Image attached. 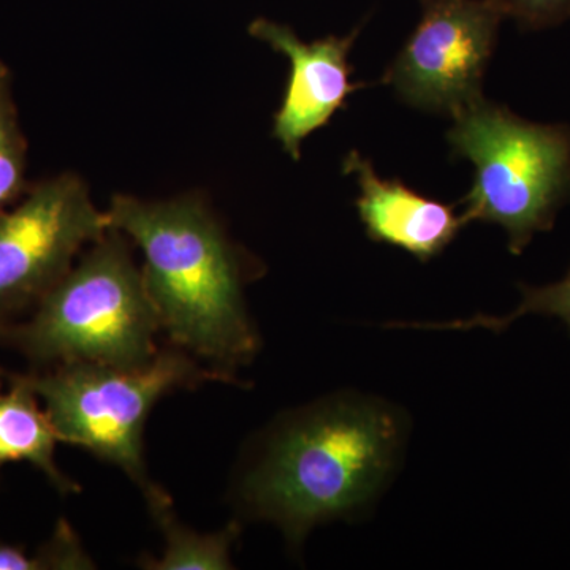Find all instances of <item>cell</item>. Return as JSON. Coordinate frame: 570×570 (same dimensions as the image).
Instances as JSON below:
<instances>
[{"label": "cell", "instance_id": "cell-1", "mask_svg": "<svg viewBox=\"0 0 570 570\" xmlns=\"http://www.w3.org/2000/svg\"><path fill=\"white\" fill-rule=\"evenodd\" d=\"M403 442V419L389 404L354 395L317 401L268 431L239 475V508L299 543L317 524L373 501Z\"/></svg>", "mask_w": 570, "mask_h": 570}, {"label": "cell", "instance_id": "cell-2", "mask_svg": "<svg viewBox=\"0 0 570 570\" xmlns=\"http://www.w3.org/2000/svg\"><path fill=\"white\" fill-rule=\"evenodd\" d=\"M105 214L108 227L140 247L146 291L170 343L236 379L261 347L245 302L253 268L212 209L198 195H115Z\"/></svg>", "mask_w": 570, "mask_h": 570}, {"label": "cell", "instance_id": "cell-3", "mask_svg": "<svg viewBox=\"0 0 570 570\" xmlns=\"http://www.w3.org/2000/svg\"><path fill=\"white\" fill-rule=\"evenodd\" d=\"M130 242L110 230L41 298L24 322H0V347L37 370L67 363L145 365L159 352L160 322Z\"/></svg>", "mask_w": 570, "mask_h": 570}, {"label": "cell", "instance_id": "cell-4", "mask_svg": "<svg viewBox=\"0 0 570 570\" xmlns=\"http://www.w3.org/2000/svg\"><path fill=\"white\" fill-rule=\"evenodd\" d=\"M452 121L450 149L475 168L464 223L499 225L510 253H523L570 202V126L528 121L485 97Z\"/></svg>", "mask_w": 570, "mask_h": 570}, {"label": "cell", "instance_id": "cell-5", "mask_svg": "<svg viewBox=\"0 0 570 570\" xmlns=\"http://www.w3.org/2000/svg\"><path fill=\"white\" fill-rule=\"evenodd\" d=\"M21 376L43 400L59 441L122 469L142 494L156 487L142 456V433L154 406L176 390L205 382L242 384L175 346L159 348L137 367L67 363Z\"/></svg>", "mask_w": 570, "mask_h": 570}, {"label": "cell", "instance_id": "cell-6", "mask_svg": "<svg viewBox=\"0 0 570 570\" xmlns=\"http://www.w3.org/2000/svg\"><path fill=\"white\" fill-rule=\"evenodd\" d=\"M108 230L107 214L96 208L80 176L31 184L17 205L0 213V322L39 305L75 257Z\"/></svg>", "mask_w": 570, "mask_h": 570}, {"label": "cell", "instance_id": "cell-7", "mask_svg": "<svg viewBox=\"0 0 570 570\" xmlns=\"http://www.w3.org/2000/svg\"><path fill=\"white\" fill-rule=\"evenodd\" d=\"M414 32L382 82L409 107L450 118L483 97L505 18L497 0H419Z\"/></svg>", "mask_w": 570, "mask_h": 570}, {"label": "cell", "instance_id": "cell-8", "mask_svg": "<svg viewBox=\"0 0 570 570\" xmlns=\"http://www.w3.org/2000/svg\"><path fill=\"white\" fill-rule=\"evenodd\" d=\"M360 26L344 37L303 41L291 26L257 18L249 24L254 39L269 45L291 62L283 104L275 115L273 137L294 160L302 157L303 141L332 121L348 97L366 88L352 82L348 52L358 39Z\"/></svg>", "mask_w": 570, "mask_h": 570}, {"label": "cell", "instance_id": "cell-9", "mask_svg": "<svg viewBox=\"0 0 570 570\" xmlns=\"http://www.w3.org/2000/svg\"><path fill=\"white\" fill-rule=\"evenodd\" d=\"M343 171L358 184L356 212L373 242L430 262L444 253L466 225L455 206L425 197L400 179L382 178L358 151L344 157Z\"/></svg>", "mask_w": 570, "mask_h": 570}, {"label": "cell", "instance_id": "cell-10", "mask_svg": "<svg viewBox=\"0 0 570 570\" xmlns=\"http://www.w3.org/2000/svg\"><path fill=\"white\" fill-rule=\"evenodd\" d=\"M58 441L37 393L21 374L0 367V469L26 461L43 472L59 493H78L80 487L56 464Z\"/></svg>", "mask_w": 570, "mask_h": 570}, {"label": "cell", "instance_id": "cell-11", "mask_svg": "<svg viewBox=\"0 0 570 570\" xmlns=\"http://www.w3.org/2000/svg\"><path fill=\"white\" fill-rule=\"evenodd\" d=\"M153 519L165 538L164 553L146 558L141 568L151 570H225L232 569V547L239 535V524L223 531L202 534L190 530L175 515L171 499L159 485L145 493Z\"/></svg>", "mask_w": 570, "mask_h": 570}, {"label": "cell", "instance_id": "cell-12", "mask_svg": "<svg viewBox=\"0 0 570 570\" xmlns=\"http://www.w3.org/2000/svg\"><path fill=\"white\" fill-rule=\"evenodd\" d=\"M26 163L28 142L18 119L13 78L0 61V213L17 205L31 187L26 179Z\"/></svg>", "mask_w": 570, "mask_h": 570}, {"label": "cell", "instance_id": "cell-13", "mask_svg": "<svg viewBox=\"0 0 570 570\" xmlns=\"http://www.w3.org/2000/svg\"><path fill=\"white\" fill-rule=\"evenodd\" d=\"M521 303L513 313L504 317L475 316L468 321L441 322V324H395L401 328L428 330H493L501 332L512 325L517 318L528 314H542V316L558 317L570 330V269L568 275L558 283L543 285V287H521Z\"/></svg>", "mask_w": 570, "mask_h": 570}, {"label": "cell", "instance_id": "cell-14", "mask_svg": "<svg viewBox=\"0 0 570 570\" xmlns=\"http://www.w3.org/2000/svg\"><path fill=\"white\" fill-rule=\"evenodd\" d=\"M32 569H94V562L70 524L62 520L36 554L26 553V570Z\"/></svg>", "mask_w": 570, "mask_h": 570}, {"label": "cell", "instance_id": "cell-15", "mask_svg": "<svg viewBox=\"0 0 570 570\" xmlns=\"http://www.w3.org/2000/svg\"><path fill=\"white\" fill-rule=\"evenodd\" d=\"M523 31H543L570 21V0H497Z\"/></svg>", "mask_w": 570, "mask_h": 570}]
</instances>
